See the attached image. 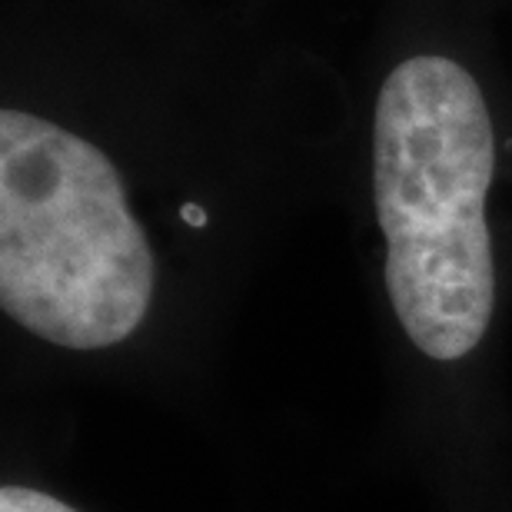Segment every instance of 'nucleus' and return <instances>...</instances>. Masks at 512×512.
Here are the masks:
<instances>
[{"label": "nucleus", "instance_id": "f257e3e1", "mask_svg": "<svg viewBox=\"0 0 512 512\" xmlns=\"http://www.w3.org/2000/svg\"><path fill=\"white\" fill-rule=\"evenodd\" d=\"M493 173V117L476 77L439 54L396 64L376 100V217L389 300L406 336L433 360H463L493 320Z\"/></svg>", "mask_w": 512, "mask_h": 512}, {"label": "nucleus", "instance_id": "f03ea898", "mask_svg": "<svg viewBox=\"0 0 512 512\" xmlns=\"http://www.w3.org/2000/svg\"><path fill=\"white\" fill-rule=\"evenodd\" d=\"M153 296V253L104 150L7 107L0 114V306L67 350L124 343Z\"/></svg>", "mask_w": 512, "mask_h": 512}, {"label": "nucleus", "instance_id": "7ed1b4c3", "mask_svg": "<svg viewBox=\"0 0 512 512\" xmlns=\"http://www.w3.org/2000/svg\"><path fill=\"white\" fill-rule=\"evenodd\" d=\"M0 512H77L60 499L37 493L27 486H4L0 489Z\"/></svg>", "mask_w": 512, "mask_h": 512}, {"label": "nucleus", "instance_id": "20e7f679", "mask_svg": "<svg viewBox=\"0 0 512 512\" xmlns=\"http://www.w3.org/2000/svg\"><path fill=\"white\" fill-rule=\"evenodd\" d=\"M183 220H187L190 227H203V223H207V213L200 207H193V203H187V207H183Z\"/></svg>", "mask_w": 512, "mask_h": 512}]
</instances>
